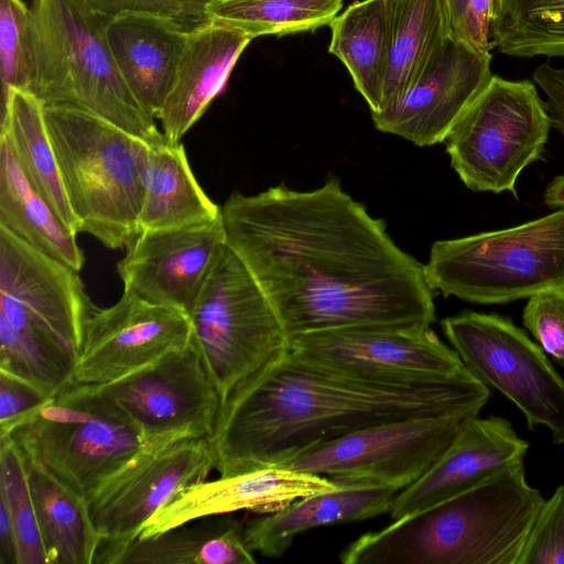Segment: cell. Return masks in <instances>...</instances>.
Listing matches in <instances>:
<instances>
[{"instance_id":"cell-1","label":"cell","mask_w":564,"mask_h":564,"mask_svg":"<svg viewBox=\"0 0 564 564\" xmlns=\"http://www.w3.org/2000/svg\"><path fill=\"white\" fill-rule=\"evenodd\" d=\"M226 246L257 281L290 340L364 326L435 319L424 264L399 248L330 177L308 191L234 192L220 206Z\"/></svg>"},{"instance_id":"cell-2","label":"cell","mask_w":564,"mask_h":564,"mask_svg":"<svg viewBox=\"0 0 564 564\" xmlns=\"http://www.w3.org/2000/svg\"><path fill=\"white\" fill-rule=\"evenodd\" d=\"M488 386L468 369L434 382L336 371L290 350L221 403L209 437L220 476L280 466L361 427L413 415L479 414Z\"/></svg>"},{"instance_id":"cell-3","label":"cell","mask_w":564,"mask_h":564,"mask_svg":"<svg viewBox=\"0 0 564 564\" xmlns=\"http://www.w3.org/2000/svg\"><path fill=\"white\" fill-rule=\"evenodd\" d=\"M543 501L522 460L378 530L376 553L386 564H518Z\"/></svg>"},{"instance_id":"cell-4","label":"cell","mask_w":564,"mask_h":564,"mask_svg":"<svg viewBox=\"0 0 564 564\" xmlns=\"http://www.w3.org/2000/svg\"><path fill=\"white\" fill-rule=\"evenodd\" d=\"M106 23L83 0H33L31 93L44 106L80 110L156 143L165 135L121 76L106 41Z\"/></svg>"},{"instance_id":"cell-5","label":"cell","mask_w":564,"mask_h":564,"mask_svg":"<svg viewBox=\"0 0 564 564\" xmlns=\"http://www.w3.org/2000/svg\"><path fill=\"white\" fill-rule=\"evenodd\" d=\"M44 115L78 234L126 249L140 234L150 143L73 108L45 106Z\"/></svg>"},{"instance_id":"cell-6","label":"cell","mask_w":564,"mask_h":564,"mask_svg":"<svg viewBox=\"0 0 564 564\" xmlns=\"http://www.w3.org/2000/svg\"><path fill=\"white\" fill-rule=\"evenodd\" d=\"M424 274L433 291L478 304L564 289V209L506 229L437 240Z\"/></svg>"},{"instance_id":"cell-7","label":"cell","mask_w":564,"mask_h":564,"mask_svg":"<svg viewBox=\"0 0 564 564\" xmlns=\"http://www.w3.org/2000/svg\"><path fill=\"white\" fill-rule=\"evenodd\" d=\"M188 317L193 341L220 403L290 349V338L268 297L227 246Z\"/></svg>"},{"instance_id":"cell-8","label":"cell","mask_w":564,"mask_h":564,"mask_svg":"<svg viewBox=\"0 0 564 564\" xmlns=\"http://www.w3.org/2000/svg\"><path fill=\"white\" fill-rule=\"evenodd\" d=\"M8 436L26 458L85 498L143 449L113 404L93 386L75 382Z\"/></svg>"},{"instance_id":"cell-9","label":"cell","mask_w":564,"mask_h":564,"mask_svg":"<svg viewBox=\"0 0 564 564\" xmlns=\"http://www.w3.org/2000/svg\"><path fill=\"white\" fill-rule=\"evenodd\" d=\"M552 126L530 80L494 75L445 140L452 169L474 192H509L543 158Z\"/></svg>"},{"instance_id":"cell-10","label":"cell","mask_w":564,"mask_h":564,"mask_svg":"<svg viewBox=\"0 0 564 564\" xmlns=\"http://www.w3.org/2000/svg\"><path fill=\"white\" fill-rule=\"evenodd\" d=\"M442 330L465 367L509 399L528 426L546 427L564 444V379L543 349L510 319L466 311L441 321Z\"/></svg>"},{"instance_id":"cell-11","label":"cell","mask_w":564,"mask_h":564,"mask_svg":"<svg viewBox=\"0 0 564 564\" xmlns=\"http://www.w3.org/2000/svg\"><path fill=\"white\" fill-rule=\"evenodd\" d=\"M93 387L123 414L143 449L150 451L209 438L220 406L193 338L143 369Z\"/></svg>"},{"instance_id":"cell-12","label":"cell","mask_w":564,"mask_h":564,"mask_svg":"<svg viewBox=\"0 0 564 564\" xmlns=\"http://www.w3.org/2000/svg\"><path fill=\"white\" fill-rule=\"evenodd\" d=\"M464 419L426 414L368 425L313 446L280 466L400 491L436 462Z\"/></svg>"},{"instance_id":"cell-13","label":"cell","mask_w":564,"mask_h":564,"mask_svg":"<svg viewBox=\"0 0 564 564\" xmlns=\"http://www.w3.org/2000/svg\"><path fill=\"white\" fill-rule=\"evenodd\" d=\"M215 469L209 438L141 449L86 498L101 539L95 563L113 564L145 522L182 489L206 480Z\"/></svg>"},{"instance_id":"cell-14","label":"cell","mask_w":564,"mask_h":564,"mask_svg":"<svg viewBox=\"0 0 564 564\" xmlns=\"http://www.w3.org/2000/svg\"><path fill=\"white\" fill-rule=\"evenodd\" d=\"M96 308L78 270L0 226V319L32 330L77 358Z\"/></svg>"},{"instance_id":"cell-15","label":"cell","mask_w":564,"mask_h":564,"mask_svg":"<svg viewBox=\"0 0 564 564\" xmlns=\"http://www.w3.org/2000/svg\"><path fill=\"white\" fill-rule=\"evenodd\" d=\"M289 350L336 371L387 381H442L467 369L453 347L420 324L310 333L291 339Z\"/></svg>"},{"instance_id":"cell-16","label":"cell","mask_w":564,"mask_h":564,"mask_svg":"<svg viewBox=\"0 0 564 564\" xmlns=\"http://www.w3.org/2000/svg\"><path fill=\"white\" fill-rule=\"evenodd\" d=\"M192 340L188 315L124 292L89 317L74 382L98 386L143 369Z\"/></svg>"},{"instance_id":"cell-17","label":"cell","mask_w":564,"mask_h":564,"mask_svg":"<svg viewBox=\"0 0 564 564\" xmlns=\"http://www.w3.org/2000/svg\"><path fill=\"white\" fill-rule=\"evenodd\" d=\"M225 247L221 214L187 226L142 230L117 271L124 292L189 315Z\"/></svg>"},{"instance_id":"cell-18","label":"cell","mask_w":564,"mask_h":564,"mask_svg":"<svg viewBox=\"0 0 564 564\" xmlns=\"http://www.w3.org/2000/svg\"><path fill=\"white\" fill-rule=\"evenodd\" d=\"M490 52L452 37L441 58L393 106L371 112L377 130L430 147L446 138L492 78Z\"/></svg>"},{"instance_id":"cell-19","label":"cell","mask_w":564,"mask_h":564,"mask_svg":"<svg viewBox=\"0 0 564 564\" xmlns=\"http://www.w3.org/2000/svg\"><path fill=\"white\" fill-rule=\"evenodd\" d=\"M530 444L501 416L465 417L453 440L427 471L400 490L393 520L469 490L509 466L524 460Z\"/></svg>"},{"instance_id":"cell-20","label":"cell","mask_w":564,"mask_h":564,"mask_svg":"<svg viewBox=\"0 0 564 564\" xmlns=\"http://www.w3.org/2000/svg\"><path fill=\"white\" fill-rule=\"evenodd\" d=\"M339 482L282 466L219 476L182 489L143 525L138 538H148L198 518L247 510L268 514L292 501L335 490Z\"/></svg>"},{"instance_id":"cell-21","label":"cell","mask_w":564,"mask_h":564,"mask_svg":"<svg viewBox=\"0 0 564 564\" xmlns=\"http://www.w3.org/2000/svg\"><path fill=\"white\" fill-rule=\"evenodd\" d=\"M251 41L243 32L213 20L188 32L174 83L158 117L167 140L181 142L223 91Z\"/></svg>"},{"instance_id":"cell-22","label":"cell","mask_w":564,"mask_h":564,"mask_svg":"<svg viewBox=\"0 0 564 564\" xmlns=\"http://www.w3.org/2000/svg\"><path fill=\"white\" fill-rule=\"evenodd\" d=\"M188 32L172 21L147 14H124L106 23V41L121 76L154 119L174 83Z\"/></svg>"},{"instance_id":"cell-23","label":"cell","mask_w":564,"mask_h":564,"mask_svg":"<svg viewBox=\"0 0 564 564\" xmlns=\"http://www.w3.org/2000/svg\"><path fill=\"white\" fill-rule=\"evenodd\" d=\"M330 491L299 498L279 511L262 514L245 525V541L254 553L281 557L294 539L311 529L366 520L391 510L398 490L370 482H340Z\"/></svg>"},{"instance_id":"cell-24","label":"cell","mask_w":564,"mask_h":564,"mask_svg":"<svg viewBox=\"0 0 564 564\" xmlns=\"http://www.w3.org/2000/svg\"><path fill=\"white\" fill-rule=\"evenodd\" d=\"M43 102L31 91L12 88L2 95L0 137L4 138L30 185L74 232L78 223L64 188L48 134Z\"/></svg>"},{"instance_id":"cell-25","label":"cell","mask_w":564,"mask_h":564,"mask_svg":"<svg viewBox=\"0 0 564 564\" xmlns=\"http://www.w3.org/2000/svg\"><path fill=\"white\" fill-rule=\"evenodd\" d=\"M139 229H166L216 219L220 206L199 186L181 142L150 144Z\"/></svg>"},{"instance_id":"cell-26","label":"cell","mask_w":564,"mask_h":564,"mask_svg":"<svg viewBox=\"0 0 564 564\" xmlns=\"http://www.w3.org/2000/svg\"><path fill=\"white\" fill-rule=\"evenodd\" d=\"M451 37L444 0H391L390 51L379 111L398 102L441 58Z\"/></svg>"},{"instance_id":"cell-27","label":"cell","mask_w":564,"mask_h":564,"mask_svg":"<svg viewBox=\"0 0 564 564\" xmlns=\"http://www.w3.org/2000/svg\"><path fill=\"white\" fill-rule=\"evenodd\" d=\"M245 527L228 514L207 516L148 538H137L113 564H253Z\"/></svg>"},{"instance_id":"cell-28","label":"cell","mask_w":564,"mask_h":564,"mask_svg":"<svg viewBox=\"0 0 564 564\" xmlns=\"http://www.w3.org/2000/svg\"><path fill=\"white\" fill-rule=\"evenodd\" d=\"M329 29L328 52L345 65L370 112L379 111L390 51L391 0L355 1L333 19Z\"/></svg>"},{"instance_id":"cell-29","label":"cell","mask_w":564,"mask_h":564,"mask_svg":"<svg viewBox=\"0 0 564 564\" xmlns=\"http://www.w3.org/2000/svg\"><path fill=\"white\" fill-rule=\"evenodd\" d=\"M29 484L47 564H93L101 539L85 497L26 458Z\"/></svg>"},{"instance_id":"cell-30","label":"cell","mask_w":564,"mask_h":564,"mask_svg":"<svg viewBox=\"0 0 564 564\" xmlns=\"http://www.w3.org/2000/svg\"><path fill=\"white\" fill-rule=\"evenodd\" d=\"M0 226L36 250L80 271L85 256L66 227L23 175L0 137Z\"/></svg>"},{"instance_id":"cell-31","label":"cell","mask_w":564,"mask_h":564,"mask_svg":"<svg viewBox=\"0 0 564 564\" xmlns=\"http://www.w3.org/2000/svg\"><path fill=\"white\" fill-rule=\"evenodd\" d=\"M344 0H213L210 20L237 29L252 40L315 31L329 25Z\"/></svg>"},{"instance_id":"cell-32","label":"cell","mask_w":564,"mask_h":564,"mask_svg":"<svg viewBox=\"0 0 564 564\" xmlns=\"http://www.w3.org/2000/svg\"><path fill=\"white\" fill-rule=\"evenodd\" d=\"M491 42L516 57H564V0H501Z\"/></svg>"},{"instance_id":"cell-33","label":"cell","mask_w":564,"mask_h":564,"mask_svg":"<svg viewBox=\"0 0 564 564\" xmlns=\"http://www.w3.org/2000/svg\"><path fill=\"white\" fill-rule=\"evenodd\" d=\"M75 362L76 358L61 346L0 319V371L55 397L74 382Z\"/></svg>"},{"instance_id":"cell-34","label":"cell","mask_w":564,"mask_h":564,"mask_svg":"<svg viewBox=\"0 0 564 564\" xmlns=\"http://www.w3.org/2000/svg\"><path fill=\"white\" fill-rule=\"evenodd\" d=\"M0 499L6 502L12 519L19 564H47L26 459L11 436H0Z\"/></svg>"},{"instance_id":"cell-35","label":"cell","mask_w":564,"mask_h":564,"mask_svg":"<svg viewBox=\"0 0 564 564\" xmlns=\"http://www.w3.org/2000/svg\"><path fill=\"white\" fill-rule=\"evenodd\" d=\"M30 8L22 0H0L2 95L12 88L31 91Z\"/></svg>"},{"instance_id":"cell-36","label":"cell","mask_w":564,"mask_h":564,"mask_svg":"<svg viewBox=\"0 0 564 564\" xmlns=\"http://www.w3.org/2000/svg\"><path fill=\"white\" fill-rule=\"evenodd\" d=\"M213 0H83L86 7L109 21L124 14H147L174 22L192 31L210 21L207 7Z\"/></svg>"},{"instance_id":"cell-37","label":"cell","mask_w":564,"mask_h":564,"mask_svg":"<svg viewBox=\"0 0 564 564\" xmlns=\"http://www.w3.org/2000/svg\"><path fill=\"white\" fill-rule=\"evenodd\" d=\"M518 564H564V484L541 505Z\"/></svg>"},{"instance_id":"cell-38","label":"cell","mask_w":564,"mask_h":564,"mask_svg":"<svg viewBox=\"0 0 564 564\" xmlns=\"http://www.w3.org/2000/svg\"><path fill=\"white\" fill-rule=\"evenodd\" d=\"M522 319L543 351L564 367V289L529 297Z\"/></svg>"},{"instance_id":"cell-39","label":"cell","mask_w":564,"mask_h":564,"mask_svg":"<svg viewBox=\"0 0 564 564\" xmlns=\"http://www.w3.org/2000/svg\"><path fill=\"white\" fill-rule=\"evenodd\" d=\"M52 398L33 384L0 371V436L11 435Z\"/></svg>"},{"instance_id":"cell-40","label":"cell","mask_w":564,"mask_h":564,"mask_svg":"<svg viewBox=\"0 0 564 564\" xmlns=\"http://www.w3.org/2000/svg\"><path fill=\"white\" fill-rule=\"evenodd\" d=\"M546 97L545 107L554 126L564 134V67L543 63L532 74Z\"/></svg>"},{"instance_id":"cell-41","label":"cell","mask_w":564,"mask_h":564,"mask_svg":"<svg viewBox=\"0 0 564 564\" xmlns=\"http://www.w3.org/2000/svg\"><path fill=\"white\" fill-rule=\"evenodd\" d=\"M0 564H19V553L9 509L0 499Z\"/></svg>"},{"instance_id":"cell-42","label":"cell","mask_w":564,"mask_h":564,"mask_svg":"<svg viewBox=\"0 0 564 564\" xmlns=\"http://www.w3.org/2000/svg\"><path fill=\"white\" fill-rule=\"evenodd\" d=\"M451 36L457 42L464 43L466 32V20L468 11V0H444Z\"/></svg>"},{"instance_id":"cell-43","label":"cell","mask_w":564,"mask_h":564,"mask_svg":"<svg viewBox=\"0 0 564 564\" xmlns=\"http://www.w3.org/2000/svg\"><path fill=\"white\" fill-rule=\"evenodd\" d=\"M543 203L553 209H564V174L549 183L543 194Z\"/></svg>"}]
</instances>
